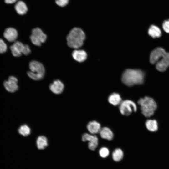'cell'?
<instances>
[{
    "label": "cell",
    "mask_w": 169,
    "mask_h": 169,
    "mask_svg": "<svg viewBox=\"0 0 169 169\" xmlns=\"http://www.w3.org/2000/svg\"><path fill=\"white\" fill-rule=\"evenodd\" d=\"M166 52L161 47H157L151 52L150 61L152 64H156L159 58L164 55Z\"/></svg>",
    "instance_id": "11"
},
{
    "label": "cell",
    "mask_w": 169,
    "mask_h": 169,
    "mask_svg": "<svg viewBox=\"0 0 169 169\" xmlns=\"http://www.w3.org/2000/svg\"><path fill=\"white\" fill-rule=\"evenodd\" d=\"M26 44H23L18 41H15L10 46V49L13 55L15 57H19L23 54Z\"/></svg>",
    "instance_id": "10"
},
{
    "label": "cell",
    "mask_w": 169,
    "mask_h": 169,
    "mask_svg": "<svg viewBox=\"0 0 169 169\" xmlns=\"http://www.w3.org/2000/svg\"><path fill=\"white\" fill-rule=\"evenodd\" d=\"M47 35L39 28L33 29L30 38L32 43L34 45L40 46L44 43L47 39Z\"/></svg>",
    "instance_id": "5"
},
{
    "label": "cell",
    "mask_w": 169,
    "mask_h": 169,
    "mask_svg": "<svg viewBox=\"0 0 169 169\" xmlns=\"http://www.w3.org/2000/svg\"><path fill=\"white\" fill-rule=\"evenodd\" d=\"M123 152L120 148L115 149L112 153V157L114 161L116 162L120 161L123 157Z\"/></svg>",
    "instance_id": "22"
},
{
    "label": "cell",
    "mask_w": 169,
    "mask_h": 169,
    "mask_svg": "<svg viewBox=\"0 0 169 169\" xmlns=\"http://www.w3.org/2000/svg\"><path fill=\"white\" fill-rule=\"evenodd\" d=\"M3 36L8 41L15 42L18 36V32L16 29L13 28H8L4 31Z\"/></svg>",
    "instance_id": "12"
},
{
    "label": "cell",
    "mask_w": 169,
    "mask_h": 169,
    "mask_svg": "<svg viewBox=\"0 0 169 169\" xmlns=\"http://www.w3.org/2000/svg\"><path fill=\"white\" fill-rule=\"evenodd\" d=\"M144 77V73L140 70L128 69L123 73L121 79L125 85L131 86L136 84H142Z\"/></svg>",
    "instance_id": "1"
},
{
    "label": "cell",
    "mask_w": 169,
    "mask_h": 169,
    "mask_svg": "<svg viewBox=\"0 0 169 169\" xmlns=\"http://www.w3.org/2000/svg\"><path fill=\"white\" fill-rule=\"evenodd\" d=\"M7 49V44L3 39L0 38V53L2 54L5 52Z\"/></svg>",
    "instance_id": "25"
},
{
    "label": "cell",
    "mask_w": 169,
    "mask_h": 169,
    "mask_svg": "<svg viewBox=\"0 0 169 169\" xmlns=\"http://www.w3.org/2000/svg\"><path fill=\"white\" fill-rule=\"evenodd\" d=\"M146 128L151 132L156 131L158 129V125L157 121L155 120L148 119L145 122Z\"/></svg>",
    "instance_id": "20"
},
{
    "label": "cell",
    "mask_w": 169,
    "mask_h": 169,
    "mask_svg": "<svg viewBox=\"0 0 169 169\" xmlns=\"http://www.w3.org/2000/svg\"><path fill=\"white\" fill-rule=\"evenodd\" d=\"M85 38V34L81 28H74L66 37L67 44L71 48L78 49L83 45Z\"/></svg>",
    "instance_id": "2"
},
{
    "label": "cell",
    "mask_w": 169,
    "mask_h": 169,
    "mask_svg": "<svg viewBox=\"0 0 169 169\" xmlns=\"http://www.w3.org/2000/svg\"><path fill=\"white\" fill-rule=\"evenodd\" d=\"M17 1V0H4L5 3L7 4L13 3Z\"/></svg>",
    "instance_id": "28"
},
{
    "label": "cell",
    "mask_w": 169,
    "mask_h": 169,
    "mask_svg": "<svg viewBox=\"0 0 169 169\" xmlns=\"http://www.w3.org/2000/svg\"><path fill=\"white\" fill-rule=\"evenodd\" d=\"M162 27L163 30L166 33H169V19L164 21Z\"/></svg>",
    "instance_id": "26"
},
{
    "label": "cell",
    "mask_w": 169,
    "mask_h": 169,
    "mask_svg": "<svg viewBox=\"0 0 169 169\" xmlns=\"http://www.w3.org/2000/svg\"><path fill=\"white\" fill-rule=\"evenodd\" d=\"M120 112L122 115H130L132 112H136L137 107L135 103L130 100H125L122 101L119 105Z\"/></svg>",
    "instance_id": "6"
},
{
    "label": "cell",
    "mask_w": 169,
    "mask_h": 169,
    "mask_svg": "<svg viewBox=\"0 0 169 169\" xmlns=\"http://www.w3.org/2000/svg\"><path fill=\"white\" fill-rule=\"evenodd\" d=\"M169 66V53L166 52L164 55L159 58L156 63V69L160 71H166Z\"/></svg>",
    "instance_id": "7"
},
{
    "label": "cell",
    "mask_w": 169,
    "mask_h": 169,
    "mask_svg": "<svg viewBox=\"0 0 169 169\" xmlns=\"http://www.w3.org/2000/svg\"><path fill=\"white\" fill-rule=\"evenodd\" d=\"M108 101L109 103L114 106L119 105L122 101L120 95L115 93H113L109 95Z\"/></svg>",
    "instance_id": "19"
},
{
    "label": "cell",
    "mask_w": 169,
    "mask_h": 169,
    "mask_svg": "<svg viewBox=\"0 0 169 169\" xmlns=\"http://www.w3.org/2000/svg\"><path fill=\"white\" fill-rule=\"evenodd\" d=\"M64 88L63 83L59 80L54 81L49 85V89L54 93L59 94L61 93Z\"/></svg>",
    "instance_id": "13"
},
{
    "label": "cell",
    "mask_w": 169,
    "mask_h": 169,
    "mask_svg": "<svg viewBox=\"0 0 169 169\" xmlns=\"http://www.w3.org/2000/svg\"><path fill=\"white\" fill-rule=\"evenodd\" d=\"M18 83L17 79L15 77L12 76L8 77L7 80L4 81L3 85L7 91L13 93L18 89Z\"/></svg>",
    "instance_id": "9"
},
{
    "label": "cell",
    "mask_w": 169,
    "mask_h": 169,
    "mask_svg": "<svg viewBox=\"0 0 169 169\" xmlns=\"http://www.w3.org/2000/svg\"><path fill=\"white\" fill-rule=\"evenodd\" d=\"M148 33L151 37L154 38H159L161 35V29L158 27L154 25L150 26Z\"/></svg>",
    "instance_id": "17"
},
{
    "label": "cell",
    "mask_w": 169,
    "mask_h": 169,
    "mask_svg": "<svg viewBox=\"0 0 169 169\" xmlns=\"http://www.w3.org/2000/svg\"><path fill=\"white\" fill-rule=\"evenodd\" d=\"M15 9L17 13L20 15L25 14L28 11L26 5L22 1H19L16 3L15 6Z\"/></svg>",
    "instance_id": "18"
},
{
    "label": "cell",
    "mask_w": 169,
    "mask_h": 169,
    "mask_svg": "<svg viewBox=\"0 0 169 169\" xmlns=\"http://www.w3.org/2000/svg\"><path fill=\"white\" fill-rule=\"evenodd\" d=\"M30 71L27 72L28 76L32 79L39 80L44 77L45 70L41 63L35 60L31 61L29 64Z\"/></svg>",
    "instance_id": "4"
},
{
    "label": "cell",
    "mask_w": 169,
    "mask_h": 169,
    "mask_svg": "<svg viewBox=\"0 0 169 169\" xmlns=\"http://www.w3.org/2000/svg\"><path fill=\"white\" fill-rule=\"evenodd\" d=\"M99 154L101 157L103 158H106L109 155V151L107 148L102 147L100 149Z\"/></svg>",
    "instance_id": "24"
},
{
    "label": "cell",
    "mask_w": 169,
    "mask_h": 169,
    "mask_svg": "<svg viewBox=\"0 0 169 169\" xmlns=\"http://www.w3.org/2000/svg\"><path fill=\"white\" fill-rule=\"evenodd\" d=\"M69 1V0H56L55 3L58 6L63 7L67 4Z\"/></svg>",
    "instance_id": "27"
},
{
    "label": "cell",
    "mask_w": 169,
    "mask_h": 169,
    "mask_svg": "<svg viewBox=\"0 0 169 169\" xmlns=\"http://www.w3.org/2000/svg\"><path fill=\"white\" fill-rule=\"evenodd\" d=\"M72 55L75 60L79 62L84 61L87 57L86 53L83 50H75L72 52Z\"/></svg>",
    "instance_id": "14"
},
{
    "label": "cell",
    "mask_w": 169,
    "mask_h": 169,
    "mask_svg": "<svg viewBox=\"0 0 169 169\" xmlns=\"http://www.w3.org/2000/svg\"><path fill=\"white\" fill-rule=\"evenodd\" d=\"M100 137L108 140H112L114 136L113 132L111 130L107 127H103L101 128L99 132Z\"/></svg>",
    "instance_id": "16"
},
{
    "label": "cell",
    "mask_w": 169,
    "mask_h": 169,
    "mask_svg": "<svg viewBox=\"0 0 169 169\" xmlns=\"http://www.w3.org/2000/svg\"><path fill=\"white\" fill-rule=\"evenodd\" d=\"M87 128L88 131L93 135L99 133L101 129L100 124L95 120L89 122Z\"/></svg>",
    "instance_id": "15"
},
{
    "label": "cell",
    "mask_w": 169,
    "mask_h": 169,
    "mask_svg": "<svg viewBox=\"0 0 169 169\" xmlns=\"http://www.w3.org/2000/svg\"><path fill=\"white\" fill-rule=\"evenodd\" d=\"M138 103L140 105L142 114L147 117L152 115L157 107L156 103L154 100L148 96L140 98Z\"/></svg>",
    "instance_id": "3"
},
{
    "label": "cell",
    "mask_w": 169,
    "mask_h": 169,
    "mask_svg": "<svg viewBox=\"0 0 169 169\" xmlns=\"http://www.w3.org/2000/svg\"><path fill=\"white\" fill-rule=\"evenodd\" d=\"M18 133L24 136H27L31 133V129L27 125L24 124L21 125L18 129Z\"/></svg>",
    "instance_id": "23"
},
{
    "label": "cell",
    "mask_w": 169,
    "mask_h": 169,
    "mask_svg": "<svg viewBox=\"0 0 169 169\" xmlns=\"http://www.w3.org/2000/svg\"><path fill=\"white\" fill-rule=\"evenodd\" d=\"M82 141H88V147L91 150L94 151L97 148L98 143V137L95 135L88 133H84L82 136Z\"/></svg>",
    "instance_id": "8"
},
{
    "label": "cell",
    "mask_w": 169,
    "mask_h": 169,
    "mask_svg": "<svg viewBox=\"0 0 169 169\" xmlns=\"http://www.w3.org/2000/svg\"><path fill=\"white\" fill-rule=\"evenodd\" d=\"M36 145L39 149L43 150L45 149L48 145L47 138L44 136H39L37 139Z\"/></svg>",
    "instance_id": "21"
}]
</instances>
